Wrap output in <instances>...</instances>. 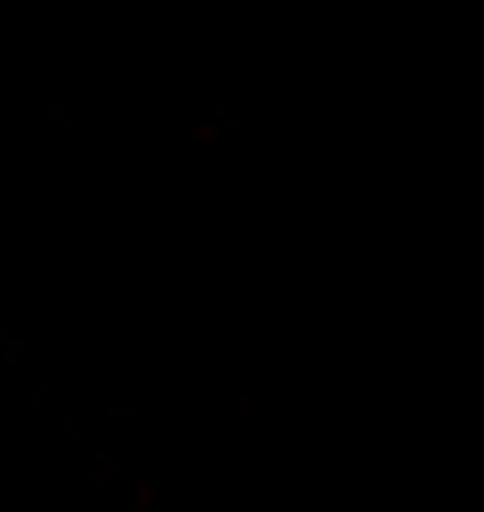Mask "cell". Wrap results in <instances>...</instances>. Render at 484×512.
<instances>
[]
</instances>
